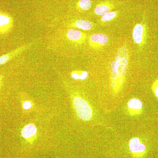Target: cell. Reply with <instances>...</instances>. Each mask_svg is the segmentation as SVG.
Returning a JSON list of instances; mask_svg holds the SVG:
<instances>
[{
	"instance_id": "obj_17",
	"label": "cell",
	"mask_w": 158,
	"mask_h": 158,
	"mask_svg": "<svg viewBox=\"0 0 158 158\" xmlns=\"http://www.w3.org/2000/svg\"><path fill=\"white\" fill-rule=\"evenodd\" d=\"M88 74L86 72H83L81 74V75L80 79L81 80H85L88 77Z\"/></svg>"
},
{
	"instance_id": "obj_10",
	"label": "cell",
	"mask_w": 158,
	"mask_h": 158,
	"mask_svg": "<svg viewBox=\"0 0 158 158\" xmlns=\"http://www.w3.org/2000/svg\"><path fill=\"white\" fill-rule=\"evenodd\" d=\"M37 133V128L33 124H28L26 126L22 131V135L24 138H29L34 136Z\"/></svg>"
},
{
	"instance_id": "obj_2",
	"label": "cell",
	"mask_w": 158,
	"mask_h": 158,
	"mask_svg": "<svg viewBox=\"0 0 158 158\" xmlns=\"http://www.w3.org/2000/svg\"><path fill=\"white\" fill-rule=\"evenodd\" d=\"M73 103L77 114L80 118L89 120L92 118V110L87 102L81 98L77 97L74 98Z\"/></svg>"
},
{
	"instance_id": "obj_16",
	"label": "cell",
	"mask_w": 158,
	"mask_h": 158,
	"mask_svg": "<svg viewBox=\"0 0 158 158\" xmlns=\"http://www.w3.org/2000/svg\"><path fill=\"white\" fill-rule=\"evenodd\" d=\"M23 107L24 109H25V110L30 109L31 107V103L29 102H25L23 104Z\"/></svg>"
},
{
	"instance_id": "obj_15",
	"label": "cell",
	"mask_w": 158,
	"mask_h": 158,
	"mask_svg": "<svg viewBox=\"0 0 158 158\" xmlns=\"http://www.w3.org/2000/svg\"><path fill=\"white\" fill-rule=\"evenodd\" d=\"M152 89L156 97L158 98V80H156L154 82L152 86Z\"/></svg>"
},
{
	"instance_id": "obj_6",
	"label": "cell",
	"mask_w": 158,
	"mask_h": 158,
	"mask_svg": "<svg viewBox=\"0 0 158 158\" xmlns=\"http://www.w3.org/2000/svg\"><path fill=\"white\" fill-rule=\"evenodd\" d=\"M12 26V20L8 15L0 13V33L6 34Z\"/></svg>"
},
{
	"instance_id": "obj_3",
	"label": "cell",
	"mask_w": 158,
	"mask_h": 158,
	"mask_svg": "<svg viewBox=\"0 0 158 158\" xmlns=\"http://www.w3.org/2000/svg\"><path fill=\"white\" fill-rule=\"evenodd\" d=\"M108 41L109 38L106 34H94L89 37V44L90 46L94 48H100L106 45Z\"/></svg>"
},
{
	"instance_id": "obj_14",
	"label": "cell",
	"mask_w": 158,
	"mask_h": 158,
	"mask_svg": "<svg viewBox=\"0 0 158 158\" xmlns=\"http://www.w3.org/2000/svg\"><path fill=\"white\" fill-rule=\"evenodd\" d=\"M10 54H6V55H3L2 56L0 57V65L5 64L7 61H9L10 59Z\"/></svg>"
},
{
	"instance_id": "obj_8",
	"label": "cell",
	"mask_w": 158,
	"mask_h": 158,
	"mask_svg": "<svg viewBox=\"0 0 158 158\" xmlns=\"http://www.w3.org/2000/svg\"><path fill=\"white\" fill-rule=\"evenodd\" d=\"M113 5L109 2H103L98 4L94 9L95 14L99 16H103L110 12L113 9Z\"/></svg>"
},
{
	"instance_id": "obj_1",
	"label": "cell",
	"mask_w": 158,
	"mask_h": 158,
	"mask_svg": "<svg viewBox=\"0 0 158 158\" xmlns=\"http://www.w3.org/2000/svg\"><path fill=\"white\" fill-rule=\"evenodd\" d=\"M128 56V50L125 48H121L117 51L115 61L112 67V77L113 80L124 77L127 69Z\"/></svg>"
},
{
	"instance_id": "obj_4",
	"label": "cell",
	"mask_w": 158,
	"mask_h": 158,
	"mask_svg": "<svg viewBox=\"0 0 158 158\" xmlns=\"http://www.w3.org/2000/svg\"><path fill=\"white\" fill-rule=\"evenodd\" d=\"M67 37L71 41L81 44L86 39V34L78 30L70 29L67 31Z\"/></svg>"
},
{
	"instance_id": "obj_9",
	"label": "cell",
	"mask_w": 158,
	"mask_h": 158,
	"mask_svg": "<svg viewBox=\"0 0 158 158\" xmlns=\"http://www.w3.org/2000/svg\"><path fill=\"white\" fill-rule=\"evenodd\" d=\"M72 27L85 31H89L93 27V24L89 21L85 19H79L77 20L74 23L72 24Z\"/></svg>"
},
{
	"instance_id": "obj_12",
	"label": "cell",
	"mask_w": 158,
	"mask_h": 158,
	"mask_svg": "<svg viewBox=\"0 0 158 158\" xmlns=\"http://www.w3.org/2000/svg\"><path fill=\"white\" fill-rule=\"evenodd\" d=\"M92 5L90 0H80L78 3L79 8L84 11L89 10Z\"/></svg>"
},
{
	"instance_id": "obj_13",
	"label": "cell",
	"mask_w": 158,
	"mask_h": 158,
	"mask_svg": "<svg viewBox=\"0 0 158 158\" xmlns=\"http://www.w3.org/2000/svg\"><path fill=\"white\" fill-rule=\"evenodd\" d=\"M117 14H118L117 11H110L107 14L102 16V21L104 22L110 21L116 17Z\"/></svg>"
},
{
	"instance_id": "obj_5",
	"label": "cell",
	"mask_w": 158,
	"mask_h": 158,
	"mask_svg": "<svg viewBox=\"0 0 158 158\" xmlns=\"http://www.w3.org/2000/svg\"><path fill=\"white\" fill-rule=\"evenodd\" d=\"M145 29L141 24H137L133 29L132 37L134 42L137 44H140L144 41Z\"/></svg>"
},
{
	"instance_id": "obj_11",
	"label": "cell",
	"mask_w": 158,
	"mask_h": 158,
	"mask_svg": "<svg viewBox=\"0 0 158 158\" xmlns=\"http://www.w3.org/2000/svg\"><path fill=\"white\" fill-rule=\"evenodd\" d=\"M128 106L130 109L139 111L142 108V104L138 99L133 98L130 100L128 102Z\"/></svg>"
},
{
	"instance_id": "obj_7",
	"label": "cell",
	"mask_w": 158,
	"mask_h": 158,
	"mask_svg": "<svg viewBox=\"0 0 158 158\" xmlns=\"http://www.w3.org/2000/svg\"><path fill=\"white\" fill-rule=\"evenodd\" d=\"M130 149L134 153H142L146 149L145 145L140 142V139L137 138H132L129 141Z\"/></svg>"
},
{
	"instance_id": "obj_18",
	"label": "cell",
	"mask_w": 158,
	"mask_h": 158,
	"mask_svg": "<svg viewBox=\"0 0 158 158\" xmlns=\"http://www.w3.org/2000/svg\"><path fill=\"white\" fill-rule=\"evenodd\" d=\"M80 76H81V75H79V74L77 73H73L72 74V77L73 79H76V80L80 79Z\"/></svg>"
}]
</instances>
